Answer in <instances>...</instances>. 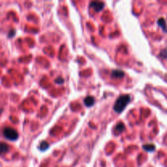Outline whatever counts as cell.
Wrapping results in <instances>:
<instances>
[{
	"label": "cell",
	"instance_id": "6da1fadb",
	"mask_svg": "<svg viewBox=\"0 0 167 167\" xmlns=\"http://www.w3.org/2000/svg\"><path fill=\"white\" fill-rule=\"evenodd\" d=\"M130 101V96L129 95H122L119 96V98H117V100L115 102V105H114L113 109L115 112L121 113Z\"/></svg>",
	"mask_w": 167,
	"mask_h": 167
},
{
	"label": "cell",
	"instance_id": "7a4b0ae2",
	"mask_svg": "<svg viewBox=\"0 0 167 167\" xmlns=\"http://www.w3.org/2000/svg\"><path fill=\"white\" fill-rule=\"evenodd\" d=\"M2 135L6 139L11 141H14L18 139V133L16 132V130H14L13 128L5 127L2 131Z\"/></svg>",
	"mask_w": 167,
	"mask_h": 167
},
{
	"label": "cell",
	"instance_id": "3957f363",
	"mask_svg": "<svg viewBox=\"0 0 167 167\" xmlns=\"http://www.w3.org/2000/svg\"><path fill=\"white\" fill-rule=\"evenodd\" d=\"M105 7V3L102 2H91L90 3V7H92L95 12H100Z\"/></svg>",
	"mask_w": 167,
	"mask_h": 167
},
{
	"label": "cell",
	"instance_id": "277c9868",
	"mask_svg": "<svg viewBox=\"0 0 167 167\" xmlns=\"http://www.w3.org/2000/svg\"><path fill=\"white\" fill-rule=\"evenodd\" d=\"M84 104L87 107L92 106L95 104V99L92 96H87V97L84 100Z\"/></svg>",
	"mask_w": 167,
	"mask_h": 167
},
{
	"label": "cell",
	"instance_id": "5b68a950",
	"mask_svg": "<svg viewBox=\"0 0 167 167\" xmlns=\"http://www.w3.org/2000/svg\"><path fill=\"white\" fill-rule=\"evenodd\" d=\"M124 75H125L124 72L119 70H113L112 73V77H113V78H122Z\"/></svg>",
	"mask_w": 167,
	"mask_h": 167
},
{
	"label": "cell",
	"instance_id": "8992f818",
	"mask_svg": "<svg viewBox=\"0 0 167 167\" xmlns=\"http://www.w3.org/2000/svg\"><path fill=\"white\" fill-rule=\"evenodd\" d=\"M124 129H125V126H124L122 123H119V124H117V125H116V127H115V132H116V134L119 135V134H121V133L122 132Z\"/></svg>",
	"mask_w": 167,
	"mask_h": 167
},
{
	"label": "cell",
	"instance_id": "52a82bcc",
	"mask_svg": "<svg viewBox=\"0 0 167 167\" xmlns=\"http://www.w3.org/2000/svg\"><path fill=\"white\" fill-rule=\"evenodd\" d=\"M143 149L147 152H153L155 150V146L153 144H146L143 146Z\"/></svg>",
	"mask_w": 167,
	"mask_h": 167
},
{
	"label": "cell",
	"instance_id": "ba28073f",
	"mask_svg": "<svg viewBox=\"0 0 167 167\" xmlns=\"http://www.w3.org/2000/svg\"><path fill=\"white\" fill-rule=\"evenodd\" d=\"M158 25L161 27V28L164 30L165 31V32H167V28H166V24H165V20L163 18H160L159 20H158Z\"/></svg>",
	"mask_w": 167,
	"mask_h": 167
},
{
	"label": "cell",
	"instance_id": "9c48e42d",
	"mask_svg": "<svg viewBox=\"0 0 167 167\" xmlns=\"http://www.w3.org/2000/svg\"><path fill=\"white\" fill-rule=\"evenodd\" d=\"M49 148V144L46 143V141H42V143L40 144L39 149L41 151H45Z\"/></svg>",
	"mask_w": 167,
	"mask_h": 167
},
{
	"label": "cell",
	"instance_id": "30bf717a",
	"mask_svg": "<svg viewBox=\"0 0 167 167\" xmlns=\"http://www.w3.org/2000/svg\"><path fill=\"white\" fill-rule=\"evenodd\" d=\"M8 149H9V147H8L7 144L2 143V144H1V152H2V153H7L8 151Z\"/></svg>",
	"mask_w": 167,
	"mask_h": 167
},
{
	"label": "cell",
	"instance_id": "8fae6325",
	"mask_svg": "<svg viewBox=\"0 0 167 167\" xmlns=\"http://www.w3.org/2000/svg\"><path fill=\"white\" fill-rule=\"evenodd\" d=\"M56 83H59V84H62L63 82H64V80H63L61 78H58L56 79Z\"/></svg>",
	"mask_w": 167,
	"mask_h": 167
},
{
	"label": "cell",
	"instance_id": "7c38bea8",
	"mask_svg": "<svg viewBox=\"0 0 167 167\" xmlns=\"http://www.w3.org/2000/svg\"><path fill=\"white\" fill-rule=\"evenodd\" d=\"M15 32H16V30H11V34H10L9 35H8V36H9V37H12V35H13V36H14L15 35Z\"/></svg>",
	"mask_w": 167,
	"mask_h": 167
}]
</instances>
